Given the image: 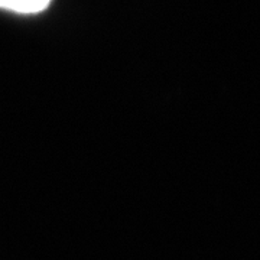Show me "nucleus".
<instances>
[{
    "label": "nucleus",
    "instance_id": "1",
    "mask_svg": "<svg viewBox=\"0 0 260 260\" xmlns=\"http://www.w3.org/2000/svg\"><path fill=\"white\" fill-rule=\"evenodd\" d=\"M49 6V2H0L2 9L16 12V13H39Z\"/></svg>",
    "mask_w": 260,
    "mask_h": 260
}]
</instances>
